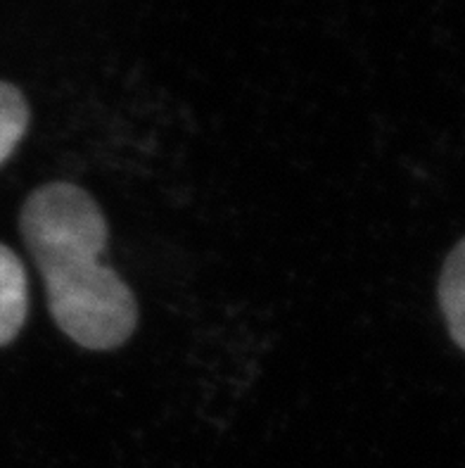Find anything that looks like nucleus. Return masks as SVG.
I'll return each instance as SVG.
<instances>
[{
    "label": "nucleus",
    "instance_id": "nucleus-1",
    "mask_svg": "<svg viewBox=\"0 0 465 468\" xmlns=\"http://www.w3.org/2000/svg\"><path fill=\"white\" fill-rule=\"evenodd\" d=\"M19 229L59 331L86 350L122 347L138 326V304L100 260L110 240L100 205L79 186L53 181L26 197Z\"/></svg>",
    "mask_w": 465,
    "mask_h": 468
},
{
    "label": "nucleus",
    "instance_id": "nucleus-2",
    "mask_svg": "<svg viewBox=\"0 0 465 468\" xmlns=\"http://www.w3.org/2000/svg\"><path fill=\"white\" fill-rule=\"evenodd\" d=\"M29 314V279L22 260L0 243V347L10 345Z\"/></svg>",
    "mask_w": 465,
    "mask_h": 468
},
{
    "label": "nucleus",
    "instance_id": "nucleus-4",
    "mask_svg": "<svg viewBox=\"0 0 465 468\" xmlns=\"http://www.w3.org/2000/svg\"><path fill=\"white\" fill-rule=\"evenodd\" d=\"M29 105L22 90L0 81V166L5 165L29 129Z\"/></svg>",
    "mask_w": 465,
    "mask_h": 468
},
{
    "label": "nucleus",
    "instance_id": "nucleus-3",
    "mask_svg": "<svg viewBox=\"0 0 465 468\" xmlns=\"http://www.w3.org/2000/svg\"><path fill=\"white\" fill-rule=\"evenodd\" d=\"M439 304L451 338L465 350V238L447 257L439 281Z\"/></svg>",
    "mask_w": 465,
    "mask_h": 468
}]
</instances>
